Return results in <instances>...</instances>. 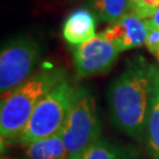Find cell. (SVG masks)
<instances>
[{
	"instance_id": "obj_3",
	"label": "cell",
	"mask_w": 159,
	"mask_h": 159,
	"mask_svg": "<svg viewBox=\"0 0 159 159\" xmlns=\"http://www.w3.org/2000/svg\"><path fill=\"white\" fill-rule=\"evenodd\" d=\"M61 134L68 159H81L84 152L99 139L100 123L96 103L86 88H75Z\"/></svg>"
},
{
	"instance_id": "obj_6",
	"label": "cell",
	"mask_w": 159,
	"mask_h": 159,
	"mask_svg": "<svg viewBox=\"0 0 159 159\" xmlns=\"http://www.w3.org/2000/svg\"><path fill=\"white\" fill-rule=\"evenodd\" d=\"M119 53V50L101 34L79 44L74 51L78 78H88L109 71Z\"/></svg>"
},
{
	"instance_id": "obj_11",
	"label": "cell",
	"mask_w": 159,
	"mask_h": 159,
	"mask_svg": "<svg viewBox=\"0 0 159 159\" xmlns=\"http://www.w3.org/2000/svg\"><path fill=\"white\" fill-rule=\"evenodd\" d=\"M88 6L100 21L112 23L129 11V0H88Z\"/></svg>"
},
{
	"instance_id": "obj_8",
	"label": "cell",
	"mask_w": 159,
	"mask_h": 159,
	"mask_svg": "<svg viewBox=\"0 0 159 159\" xmlns=\"http://www.w3.org/2000/svg\"><path fill=\"white\" fill-rule=\"evenodd\" d=\"M96 20L90 9L80 8L71 12L63 25L62 34L68 43L79 46L96 36Z\"/></svg>"
},
{
	"instance_id": "obj_15",
	"label": "cell",
	"mask_w": 159,
	"mask_h": 159,
	"mask_svg": "<svg viewBox=\"0 0 159 159\" xmlns=\"http://www.w3.org/2000/svg\"><path fill=\"white\" fill-rule=\"evenodd\" d=\"M146 22H147L148 24L152 25V26L156 27L157 29H159V8L155 11V14L152 16V18L149 19V20H146Z\"/></svg>"
},
{
	"instance_id": "obj_12",
	"label": "cell",
	"mask_w": 159,
	"mask_h": 159,
	"mask_svg": "<svg viewBox=\"0 0 159 159\" xmlns=\"http://www.w3.org/2000/svg\"><path fill=\"white\" fill-rule=\"evenodd\" d=\"M81 159H122L118 151L103 139H98L82 155Z\"/></svg>"
},
{
	"instance_id": "obj_13",
	"label": "cell",
	"mask_w": 159,
	"mask_h": 159,
	"mask_svg": "<svg viewBox=\"0 0 159 159\" xmlns=\"http://www.w3.org/2000/svg\"><path fill=\"white\" fill-rule=\"evenodd\" d=\"M159 8V0H129V11L149 20Z\"/></svg>"
},
{
	"instance_id": "obj_5",
	"label": "cell",
	"mask_w": 159,
	"mask_h": 159,
	"mask_svg": "<svg viewBox=\"0 0 159 159\" xmlns=\"http://www.w3.org/2000/svg\"><path fill=\"white\" fill-rule=\"evenodd\" d=\"M40 53L39 43L27 36L12 39L2 47L0 54L1 99L34 74Z\"/></svg>"
},
{
	"instance_id": "obj_14",
	"label": "cell",
	"mask_w": 159,
	"mask_h": 159,
	"mask_svg": "<svg viewBox=\"0 0 159 159\" xmlns=\"http://www.w3.org/2000/svg\"><path fill=\"white\" fill-rule=\"evenodd\" d=\"M147 28H148V34L145 44L147 47V49L149 50V52L152 53L155 56L159 49V29H157L156 27L152 26V25L148 23H147Z\"/></svg>"
},
{
	"instance_id": "obj_1",
	"label": "cell",
	"mask_w": 159,
	"mask_h": 159,
	"mask_svg": "<svg viewBox=\"0 0 159 159\" xmlns=\"http://www.w3.org/2000/svg\"><path fill=\"white\" fill-rule=\"evenodd\" d=\"M153 64L134 57L107 91V104L114 124L133 139L145 133Z\"/></svg>"
},
{
	"instance_id": "obj_9",
	"label": "cell",
	"mask_w": 159,
	"mask_h": 159,
	"mask_svg": "<svg viewBox=\"0 0 159 159\" xmlns=\"http://www.w3.org/2000/svg\"><path fill=\"white\" fill-rule=\"evenodd\" d=\"M145 136L152 159H159V67L154 64Z\"/></svg>"
},
{
	"instance_id": "obj_7",
	"label": "cell",
	"mask_w": 159,
	"mask_h": 159,
	"mask_svg": "<svg viewBox=\"0 0 159 159\" xmlns=\"http://www.w3.org/2000/svg\"><path fill=\"white\" fill-rule=\"evenodd\" d=\"M100 34L111 41L119 52H124L144 44L147 39L148 28L145 20L128 11L112 22Z\"/></svg>"
},
{
	"instance_id": "obj_16",
	"label": "cell",
	"mask_w": 159,
	"mask_h": 159,
	"mask_svg": "<svg viewBox=\"0 0 159 159\" xmlns=\"http://www.w3.org/2000/svg\"><path fill=\"white\" fill-rule=\"evenodd\" d=\"M1 159H23L19 156H2Z\"/></svg>"
},
{
	"instance_id": "obj_4",
	"label": "cell",
	"mask_w": 159,
	"mask_h": 159,
	"mask_svg": "<svg viewBox=\"0 0 159 159\" xmlns=\"http://www.w3.org/2000/svg\"><path fill=\"white\" fill-rule=\"evenodd\" d=\"M75 88L63 79L37 104L19 142L28 146L33 142L58 134L64 126Z\"/></svg>"
},
{
	"instance_id": "obj_10",
	"label": "cell",
	"mask_w": 159,
	"mask_h": 159,
	"mask_svg": "<svg viewBox=\"0 0 159 159\" xmlns=\"http://www.w3.org/2000/svg\"><path fill=\"white\" fill-rule=\"evenodd\" d=\"M27 159H68L61 132L26 146Z\"/></svg>"
},
{
	"instance_id": "obj_2",
	"label": "cell",
	"mask_w": 159,
	"mask_h": 159,
	"mask_svg": "<svg viewBox=\"0 0 159 159\" xmlns=\"http://www.w3.org/2000/svg\"><path fill=\"white\" fill-rule=\"evenodd\" d=\"M65 78V71L61 67H43L2 98L0 110L1 139L19 141L37 104Z\"/></svg>"
},
{
	"instance_id": "obj_17",
	"label": "cell",
	"mask_w": 159,
	"mask_h": 159,
	"mask_svg": "<svg viewBox=\"0 0 159 159\" xmlns=\"http://www.w3.org/2000/svg\"><path fill=\"white\" fill-rule=\"evenodd\" d=\"M155 57H156L157 60L159 61V49H158V51H157V53H156V55H155Z\"/></svg>"
}]
</instances>
